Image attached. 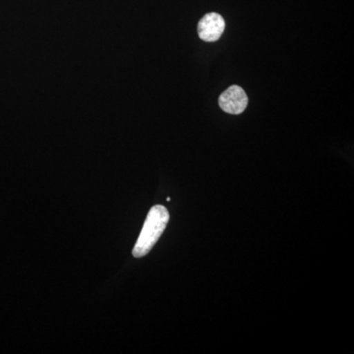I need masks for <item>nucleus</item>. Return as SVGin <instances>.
<instances>
[{
  "instance_id": "3",
  "label": "nucleus",
  "mask_w": 354,
  "mask_h": 354,
  "mask_svg": "<svg viewBox=\"0 0 354 354\" xmlns=\"http://www.w3.org/2000/svg\"><path fill=\"white\" fill-rule=\"evenodd\" d=\"M225 19L220 14L212 12L206 14L198 24V35L199 38L204 41L213 43L221 38L223 32H225Z\"/></svg>"
},
{
  "instance_id": "1",
  "label": "nucleus",
  "mask_w": 354,
  "mask_h": 354,
  "mask_svg": "<svg viewBox=\"0 0 354 354\" xmlns=\"http://www.w3.org/2000/svg\"><path fill=\"white\" fill-rule=\"evenodd\" d=\"M169 221V213L162 205H156L149 212L132 254L135 258H142L152 250L160 237L164 234Z\"/></svg>"
},
{
  "instance_id": "2",
  "label": "nucleus",
  "mask_w": 354,
  "mask_h": 354,
  "mask_svg": "<svg viewBox=\"0 0 354 354\" xmlns=\"http://www.w3.org/2000/svg\"><path fill=\"white\" fill-rule=\"evenodd\" d=\"M218 104L225 113L241 114L245 111L248 104V97L245 91L239 86L234 85L221 95Z\"/></svg>"
}]
</instances>
